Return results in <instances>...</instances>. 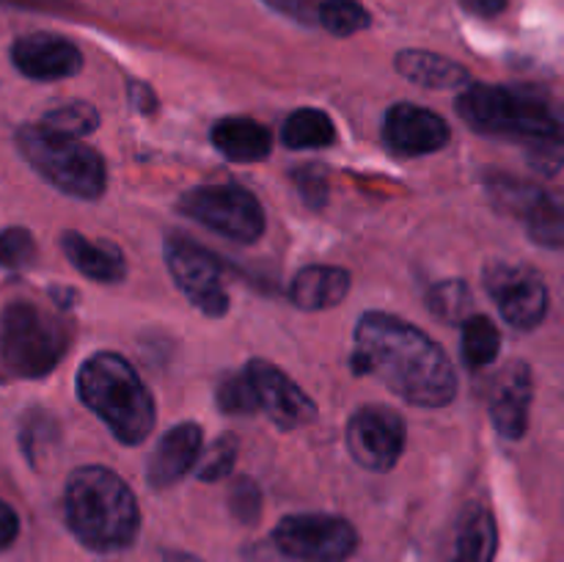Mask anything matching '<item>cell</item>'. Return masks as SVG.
<instances>
[{
    "mask_svg": "<svg viewBox=\"0 0 564 562\" xmlns=\"http://www.w3.org/2000/svg\"><path fill=\"white\" fill-rule=\"evenodd\" d=\"M350 361L358 375H372L411 406L438 408L455 400L457 375L449 356L394 314H364Z\"/></svg>",
    "mask_w": 564,
    "mask_h": 562,
    "instance_id": "cell-1",
    "label": "cell"
},
{
    "mask_svg": "<svg viewBox=\"0 0 564 562\" xmlns=\"http://www.w3.org/2000/svg\"><path fill=\"white\" fill-rule=\"evenodd\" d=\"M457 114L485 136L516 138L556 163L564 158V105L540 88L474 83L457 99Z\"/></svg>",
    "mask_w": 564,
    "mask_h": 562,
    "instance_id": "cell-2",
    "label": "cell"
},
{
    "mask_svg": "<svg viewBox=\"0 0 564 562\" xmlns=\"http://www.w3.org/2000/svg\"><path fill=\"white\" fill-rule=\"evenodd\" d=\"M66 523L83 545L119 551L138 534L141 512L132 490L116 472L102 466L77 468L64 494Z\"/></svg>",
    "mask_w": 564,
    "mask_h": 562,
    "instance_id": "cell-3",
    "label": "cell"
},
{
    "mask_svg": "<svg viewBox=\"0 0 564 562\" xmlns=\"http://www.w3.org/2000/svg\"><path fill=\"white\" fill-rule=\"evenodd\" d=\"M77 395L121 444H141L154 428V400L119 353H94L77 372Z\"/></svg>",
    "mask_w": 564,
    "mask_h": 562,
    "instance_id": "cell-4",
    "label": "cell"
},
{
    "mask_svg": "<svg viewBox=\"0 0 564 562\" xmlns=\"http://www.w3.org/2000/svg\"><path fill=\"white\" fill-rule=\"evenodd\" d=\"M22 158L58 191L75 198H97L105 191V163L91 147L44 125H28L17 132Z\"/></svg>",
    "mask_w": 564,
    "mask_h": 562,
    "instance_id": "cell-5",
    "label": "cell"
},
{
    "mask_svg": "<svg viewBox=\"0 0 564 562\" xmlns=\"http://www.w3.org/2000/svg\"><path fill=\"white\" fill-rule=\"evenodd\" d=\"M66 350V328L31 301H11L0 314V361L17 378H44Z\"/></svg>",
    "mask_w": 564,
    "mask_h": 562,
    "instance_id": "cell-6",
    "label": "cell"
},
{
    "mask_svg": "<svg viewBox=\"0 0 564 562\" xmlns=\"http://www.w3.org/2000/svg\"><path fill=\"white\" fill-rule=\"evenodd\" d=\"M182 213L237 242H253L264 231L262 204L237 185L193 187L180 198Z\"/></svg>",
    "mask_w": 564,
    "mask_h": 562,
    "instance_id": "cell-7",
    "label": "cell"
},
{
    "mask_svg": "<svg viewBox=\"0 0 564 562\" xmlns=\"http://www.w3.org/2000/svg\"><path fill=\"white\" fill-rule=\"evenodd\" d=\"M273 543L292 562H345L356 551L358 534L345 518L303 512L281 518Z\"/></svg>",
    "mask_w": 564,
    "mask_h": 562,
    "instance_id": "cell-8",
    "label": "cell"
},
{
    "mask_svg": "<svg viewBox=\"0 0 564 562\" xmlns=\"http://www.w3.org/2000/svg\"><path fill=\"white\" fill-rule=\"evenodd\" d=\"M165 264L187 301L207 317L229 312V292L224 287L220 262L196 242L174 235L165 240Z\"/></svg>",
    "mask_w": 564,
    "mask_h": 562,
    "instance_id": "cell-9",
    "label": "cell"
},
{
    "mask_svg": "<svg viewBox=\"0 0 564 562\" xmlns=\"http://www.w3.org/2000/svg\"><path fill=\"white\" fill-rule=\"evenodd\" d=\"M496 204L527 224L529 237L538 246L564 248V196L545 191L532 182L512 180V176H496L490 182Z\"/></svg>",
    "mask_w": 564,
    "mask_h": 562,
    "instance_id": "cell-10",
    "label": "cell"
},
{
    "mask_svg": "<svg viewBox=\"0 0 564 562\" xmlns=\"http://www.w3.org/2000/svg\"><path fill=\"white\" fill-rule=\"evenodd\" d=\"M485 290L499 306L501 317L521 331H532L549 312V287L538 270L527 264L490 262L485 268Z\"/></svg>",
    "mask_w": 564,
    "mask_h": 562,
    "instance_id": "cell-11",
    "label": "cell"
},
{
    "mask_svg": "<svg viewBox=\"0 0 564 562\" xmlns=\"http://www.w3.org/2000/svg\"><path fill=\"white\" fill-rule=\"evenodd\" d=\"M405 446V422L386 406L361 408L347 424V450L369 472H389Z\"/></svg>",
    "mask_w": 564,
    "mask_h": 562,
    "instance_id": "cell-12",
    "label": "cell"
},
{
    "mask_svg": "<svg viewBox=\"0 0 564 562\" xmlns=\"http://www.w3.org/2000/svg\"><path fill=\"white\" fill-rule=\"evenodd\" d=\"M246 375L253 386V395H257V406L279 428L295 430L314 422L317 408H314L312 397L303 395V389H297L295 380L286 378L279 367H273L268 361H251Z\"/></svg>",
    "mask_w": 564,
    "mask_h": 562,
    "instance_id": "cell-13",
    "label": "cell"
},
{
    "mask_svg": "<svg viewBox=\"0 0 564 562\" xmlns=\"http://www.w3.org/2000/svg\"><path fill=\"white\" fill-rule=\"evenodd\" d=\"M11 61L31 80H61L83 69V55L69 39L55 33H28L11 47Z\"/></svg>",
    "mask_w": 564,
    "mask_h": 562,
    "instance_id": "cell-14",
    "label": "cell"
},
{
    "mask_svg": "<svg viewBox=\"0 0 564 562\" xmlns=\"http://www.w3.org/2000/svg\"><path fill=\"white\" fill-rule=\"evenodd\" d=\"M383 138L397 154H430L449 141V127L433 110L400 102L386 114Z\"/></svg>",
    "mask_w": 564,
    "mask_h": 562,
    "instance_id": "cell-15",
    "label": "cell"
},
{
    "mask_svg": "<svg viewBox=\"0 0 564 562\" xmlns=\"http://www.w3.org/2000/svg\"><path fill=\"white\" fill-rule=\"evenodd\" d=\"M532 372L523 361L507 364L505 372L496 378L490 395V419L505 439H523L529 428V408H532Z\"/></svg>",
    "mask_w": 564,
    "mask_h": 562,
    "instance_id": "cell-16",
    "label": "cell"
},
{
    "mask_svg": "<svg viewBox=\"0 0 564 562\" xmlns=\"http://www.w3.org/2000/svg\"><path fill=\"white\" fill-rule=\"evenodd\" d=\"M202 452V428L193 422L176 424L154 446L152 461L147 466V477L154 488H169L185 472H191Z\"/></svg>",
    "mask_w": 564,
    "mask_h": 562,
    "instance_id": "cell-17",
    "label": "cell"
},
{
    "mask_svg": "<svg viewBox=\"0 0 564 562\" xmlns=\"http://www.w3.org/2000/svg\"><path fill=\"white\" fill-rule=\"evenodd\" d=\"M61 248H64L66 259L80 270L88 279L99 281V284H116V281L124 279L127 264L121 259L119 248L110 246V242H94L86 235H77V231H66L61 237Z\"/></svg>",
    "mask_w": 564,
    "mask_h": 562,
    "instance_id": "cell-18",
    "label": "cell"
},
{
    "mask_svg": "<svg viewBox=\"0 0 564 562\" xmlns=\"http://www.w3.org/2000/svg\"><path fill=\"white\" fill-rule=\"evenodd\" d=\"M350 290V273L341 268H328V264H312L301 270L290 287L292 303L306 312L317 309H330L341 301Z\"/></svg>",
    "mask_w": 564,
    "mask_h": 562,
    "instance_id": "cell-19",
    "label": "cell"
},
{
    "mask_svg": "<svg viewBox=\"0 0 564 562\" xmlns=\"http://www.w3.org/2000/svg\"><path fill=\"white\" fill-rule=\"evenodd\" d=\"M213 143L235 163H257L270 154V132L259 121L231 116L213 125Z\"/></svg>",
    "mask_w": 564,
    "mask_h": 562,
    "instance_id": "cell-20",
    "label": "cell"
},
{
    "mask_svg": "<svg viewBox=\"0 0 564 562\" xmlns=\"http://www.w3.org/2000/svg\"><path fill=\"white\" fill-rule=\"evenodd\" d=\"M397 69L424 88H457L468 83V72L463 66L444 55L424 53V50H405L397 55Z\"/></svg>",
    "mask_w": 564,
    "mask_h": 562,
    "instance_id": "cell-21",
    "label": "cell"
},
{
    "mask_svg": "<svg viewBox=\"0 0 564 562\" xmlns=\"http://www.w3.org/2000/svg\"><path fill=\"white\" fill-rule=\"evenodd\" d=\"M496 545H499V532H496L494 516L477 505L463 512L452 562H494Z\"/></svg>",
    "mask_w": 564,
    "mask_h": 562,
    "instance_id": "cell-22",
    "label": "cell"
},
{
    "mask_svg": "<svg viewBox=\"0 0 564 562\" xmlns=\"http://www.w3.org/2000/svg\"><path fill=\"white\" fill-rule=\"evenodd\" d=\"M284 143L290 149H317L334 143L336 130L328 114L317 108H301L290 114L284 121V132H281Z\"/></svg>",
    "mask_w": 564,
    "mask_h": 562,
    "instance_id": "cell-23",
    "label": "cell"
},
{
    "mask_svg": "<svg viewBox=\"0 0 564 562\" xmlns=\"http://www.w3.org/2000/svg\"><path fill=\"white\" fill-rule=\"evenodd\" d=\"M501 334L494 325V320L485 314H471L463 320V358L468 367L482 369L499 358Z\"/></svg>",
    "mask_w": 564,
    "mask_h": 562,
    "instance_id": "cell-24",
    "label": "cell"
},
{
    "mask_svg": "<svg viewBox=\"0 0 564 562\" xmlns=\"http://www.w3.org/2000/svg\"><path fill=\"white\" fill-rule=\"evenodd\" d=\"M317 22L334 36H352L367 31L372 17L358 0H323L317 6Z\"/></svg>",
    "mask_w": 564,
    "mask_h": 562,
    "instance_id": "cell-25",
    "label": "cell"
},
{
    "mask_svg": "<svg viewBox=\"0 0 564 562\" xmlns=\"http://www.w3.org/2000/svg\"><path fill=\"white\" fill-rule=\"evenodd\" d=\"M430 312L435 314L444 323H463V320L471 317V290H468L466 281L449 279L441 281L438 287L430 290Z\"/></svg>",
    "mask_w": 564,
    "mask_h": 562,
    "instance_id": "cell-26",
    "label": "cell"
},
{
    "mask_svg": "<svg viewBox=\"0 0 564 562\" xmlns=\"http://www.w3.org/2000/svg\"><path fill=\"white\" fill-rule=\"evenodd\" d=\"M237 450H240V444H237L235 435L224 433L204 455L198 452L196 463H193V472H196V477L202 483H215V479L229 477L237 461Z\"/></svg>",
    "mask_w": 564,
    "mask_h": 562,
    "instance_id": "cell-27",
    "label": "cell"
},
{
    "mask_svg": "<svg viewBox=\"0 0 564 562\" xmlns=\"http://www.w3.org/2000/svg\"><path fill=\"white\" fill-rule=\"evenodd\" d=\"M42 125L50 127V130L61 132V136L80 138L86 136V132L97 130L99 114L88 102H69L50 110V114L42 119Z\"/></svg>",
    "mask_w": 564,
    "mask_h": 562,
    "instance_id": "cell-28",
    "label": "cell"
},
{
    "mask_svg": "<svg viewBox=\"0 0 564 562\" xmlns=\"http://www.w3.org/2000/svg\"><path fill=\"white\" fill-rule=\"evenodd\" d=\"M218 406L224 408L231 417H248V413L257 411V395H253V386L248 380V375H229V378L220 380L218 386Z\"/></svg>",
    "mask_w": 564,
    "mask_h": 562,
    "instance_id": "cell-29",
    "label": "cell"
},
{
    "mask_svg": "<svg viewBox=\"0 0 564 562\" xmlns=\"http://www.w3.org/2000/svg\"><path fill=\"white\" fill-rule=\"evenodd\" d=\"M36 259V242L28 229L0 231V264L9 270L28 268Z\"/></svg>",
    "mask_w": 564,
    "mask_h": 562,
    "instance_id": "cell-30",
    "label": "cell"
},
{
    "mask_svg": "<svg viewBox=\"0 0 564 562\" xmlns=\"http://www.w3.org/2000/svg\"><path fill=\"white\" fill-rule=\"evenodd\" d=\"M229 507L242 523H253L262 512V494H259L257 483L248 477H240L235 485H231L229 494Z\"/></svg>",
    "mask_w": 564,
    "mask_h": 562,
    "instance_id": "cell-31",
    "label": "cell"
},
{
    "mask_svg": "<svg viewBox=\"0 0 564 562\" xmlns=\"http://www.w3.org/2000/svg\"><path fill=\"white\" fill-rule=\"evenodd\" d=\"M297 185H301V196L306 198L312 207H319L328 198V185H325V171L317 165H308V169H297L295 174Z\"/></svg>",
    "mask_w": 564,
    "mask_h": 562,
    "instance_id": "cell-32",
    "label": "cell"
},
{
    "mask_svg": "<svg viewBox=\"0 0 564 562\" xmlns=\"http://www.w3.org/2000/svg\"><path fill=\"white\" fill-rule=\"evenodd\" d=\"M270 9L281 11V14L292 17L297 22H314L317 20V0H264Z\"/></svg>",
    "mask_w": 564,
    "mask_h": 562,
    "instance_id": "cell-33",
    "label": "cell"
},
{
    "mask_svg": "<svg viewBox=\"0 0 564 562\" xmlns=\"http://www.w3.org/2000/svg\"><path fill=\"white\" fill-rule=\"evenodd\" d=\"M17 532H20V521H17V512L0 499V551L9 549L14 543Z\"/></svg>",
    "mask_w": 564,
    "mask_h": 562,
    "instance_id": "cell-34",
    "label": "cell"
},
{
    "mask_svg": "<svg viewBox=\"0 0 564 562\" xmlns=\"http://www.w3.org/2000/svg\"><path fill=\"white\" fill-rule=\"evenodd\" d=\"M460 3L466 6L468 11H474V14L494 17V14H499V11H505L507 0H460Z\"/></svg>",
    "mask_w": 564,
    "mask_h": 562,
    "instance_id": "cell-35",
    "label": "cell"
},
{
    "mask_svg": "<svg viewBox=\"0 0 564 562\" xmlns=\"http://www.w3.org/2000/svg\"><path fill=\"white\" fill-rule=\"evenodd\" d=\"M130 99L143 110V114L154 110V94L152 88L143 86V83H130Z\"/></svg>",
    "mask_w": 564,
    "mask_h": 562,
    "instance_id": "cell-36",
    "label": "cell"
},
{
    "mask_svg": "<svg viewBox=\"0 0 564 562\" xmlns=\"http://www.w3.org/2000/svg\"><path fill=\"white\" fill-rule=\"evenodd\" d=\"M165 562H204V560H198V556L193 554H180V551H174V554L165 556Z\"/></svg>",
    "mask_w": 564,
    "mask_h": 562,
    "instance_id": "cell-37",
    "label": "cell"
}]
</instances>
